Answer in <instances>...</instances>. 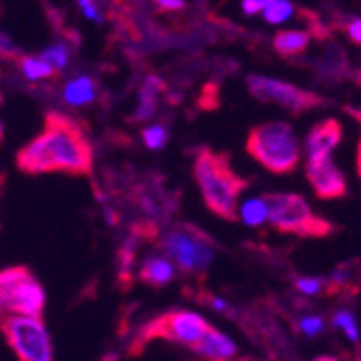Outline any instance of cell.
I'll list each match as a JSON object with an SVG mask.
<instances>
[{
    "mask_svg": "<svg viewBox=\"0 0 361 361\" xmlns=\"http://www.w3.org/2000/svg\"><path fill=\"white\" fill-rule=\"evenodd\" d=\"M342 139V126L336 119H324L318 126H314L310 130V135L305 139V152H307V160H316V158H329L334 154V149L338 147Z\"/></svg>",
    "mask_w": 361,
    "mask_h": 361,
    "instance_id": "11",
    "label": "cell"
},
{
    "mask_svg": "<svg viewBox=\"0 0 361 361\" xmlns=\"http://www.w3.org/2000/svg\"><path fill=\"white\" fill-rule=\"evenodd\" d=\"M16 165L28 176L56 171L87 176L93 169V147L74 119L52 111L44 119L42 133L18 152Z\"/></svg>",
    "mask_w": 361,
    "mask_h": 361,
    "instance_id": "1",
    "label": "cell"
},
{
    "mask_svg": "<svg viewBox=\"0 0 361 361\" xmlns=\"http://www.w3.org/2000/svg\"><path fill=\"white\" fill-rule=\"evenodd\" d=\"M173 277H176V267L167 255H152L139 269V279L152 288H165L167 283L173 281Z\"/></svg>",
    "mask_w": 361,
    "mask_h": 361,
    "instance_id": "13",
    "label": "cell"
},
{
    "mask_svg": "<svg viewBox=\"0 0 361 361\" xmlns=\"http://www.w3.org/2000/svg\"><path fill=\"white\" fill-rule=\"evenodd\" d=\"M78 7L82 9V13H85L87 20L102 22V16H100V11H97V7H95L93 0H78Z\"/></svg>",
    "mask_w": 361,
    "mask_h": 361,
    "instance_id": "25",
    "label": "cell"
},
{
    "mask_svg": "<svg viewBox=\"0 0 361 361\" xmlns=\"http://www.w3.org/2000/svg\"><path fill=\"white\" fill-rule=\"evenodd\" d=\"M334 326L344 334L346 340H350L353 344H359V340H361L359 322H357V318H355V314L350 310H338L334 314Z\"/></svg>",
    "mask_w": 361,
    "mask_h": 361,
    "instance_id": "19",
    "label": "cell"
},
{
    "mask_svg": "<svg viewBox=\"0 0 361 361\" xmlns=\"http://www.w3.org/2000/svg\"><path fill=\"white\" fill-rule=\"evenodd\" d=\"M305 173H307V180H310L314 192L320 197V200H338V197L346 195L344 173L336 167L331 156L307 160Z\"/></svg>",
    "mask_w": 361,
    "mask_h": 361,
    "instance_id": "10",
    "label": "cell"
},
{
    "mask_svg": "<svg viewBox=\"0 0 361 361\" xmlns=\"http://www.w3.org/2000/svg\"><path fill=\"white\" fill-rule=\"evenodd\" d=\"M238 219L247 223L249 227H257L262 223H267V202L264 197H253L247 200L245 204L238 206Z\"/></svg>",
    "mask_w": 361,
    "mask_h": 361,
    "instance_id": "17",
    "label": "cell"
},
{
    "mask_svg": "<svg viewBox=\"0 0 361 361\" xmlns=\"http://www.w3.org/2000/svg\"><path fill=\"white\" fill-rule=\"evenodd\" d=\"M162 251L169 259H176V264L182 273L195 275L206 271L214 259V245L206 232L200 227L182 223L171 227L160 240Z\"/></svg>",
    "mask_w": 361,
    "mask_h": 361,
    "instance_id": "7",
    "label": "cell"
},
{
    "mask_svg": "<svg viewBox=\"0 0 361 361\" xmlns=\"http://www.w3.org/2000/svg\"><path fill=\"white\" fill-rule=\"evenodd\" d=\"M46 292L26 267L0 271V320L9 316H42Z\"/></svg>",
    "mask_w": 361,
    "mask_h": 361,
    "instance_id": "6",
    "label": "cell"
},
{
    "mask_svg": "<svg viewBox=\"0 0 361 361\" xmlns=\"http://www.w3.org/2000/svg\"><path fill=\"white\" fill-rule=\"evenodd\" d=\"M249 156L271 173H292L299 167L301 147L290 123L269 121L255 126L247 137Z\"/></svg>",
    "mask_w": 361,
    "mask_h": 361,
    "instance_id": "3",
    "label": "cell"
},
{
    "mask_svg": "<svg viewBox=\"0 0 361 361\" xmlns=\"http://www.w3.org/2000/svg\"><path fill=\"white\" fill-rule=\"evenodd\" d=\"M322 288H324V279H320V277H299L297 279V290L301 294H305V297H316V294H320Z\"/></svg>",
    "mask_w": 361,
    "mask_h": 361,
    "instance_id": "24",
    "label": "cell"
},
{
    "mask_svg": "<svg viewBox=\"0 0 361 361\" xmlns=\"http://www.w3.org/2000/svg\"><path fill=\"white\" fill-rule=\"evenodd\" d=\"M109 361H113V359H109Z\"/></svg>",
    "mask_w": 361,
    "mask_h": 361,
    "instance_id": "32",
    "label": "cell"
},
{
    "mask_svg": "<svg viewBox=\"0 0 361 361\" xmlns=\"http://www.w3.org/2000/svg\"><path fill=\"white\" fill-rule=\"evenodd\" d=\"M208 329L210 324L206 322L204 316L188 310H169L165 314H158L156 318H152L147 324L141 326L137 338L130 344V355L143 353L156 340L186 346L192 350Z\"/></svg>",
    "mask_w": 361,
    "mask_h": 361,
    "instance_id": "4",
    "label": "cell"
},
{
    "mask_svg": "<svg viewBox=\"0 0 361 361\" xmlns=\"http://www.w3.org/2000/svg\"><path fill=\"white\" fill-rule=\"evenodd\" d=\"M20 65H22V74H24L28 80H32V82L52 78L54 72H56L54 65H50L48 61H44L42 56H24Z\"/></svg>",
    "mask_w": 361,
    "mask_h": 361,
    "instance_id": "18",
    "label": "cell"
},
{
    "mask_svg": "<svg viewBox=\"0 0 361 361\" xmlns=\"http://www.w3.org/2000/svg\"><path fill=\"white\" fill-rule=\"evenodd\" d=\"M262 11H264V20L269 24H281L294 13V7L290 0H269V5Z\"/></svg>",
    "mask_w": 361,
    "mask_h": 361,
    "instance_id": "20",
    "label": "cell"
},
{
    "mask_svg": "<svg viewBox=\"0 0 361 361\" xmlns=\"http://www.w3.org/2000/svg\"><path fill=\"white\" fill-rule=\"evenodd\" d=\"M299 331L305 336V338H318L322 331H324V320L320 316H303L299 320Z\"/></svg>",
    "mask_w": 361,
    "mask_h": 361,
    "instance_id": "23",
    "label": "cell"
},
{
    "mask_svg": "<svg viewBox=\"0 0 361 361\" xmlns=\"http://www.w3.org/2000/svg\"><path fill=\"white\" fill-rule=\"evenodd\" d=\"M247 87H249V91L255 100L279 104L290 113H303V111H310V109L320 106L324 102L320 95H316L312 91L299 89L290 82L269 78V76L251 74V76H247Z\"/></svg>",
    "mask_w": 361,
    "mask_h": 361,
    "instance_id": "9",
    "label": "cell"
},
{
    "mask_svg": "<svg viewBox=\"0 0 361 361\" xmlns=\"http://www.w3.org/2000/svg\"><path fill=\"white\" fill-rule=\"evenodd\" d=\"M346 30H348L350 39H353L355 44L361 46V20H350V22L346 24Z\"/></svg>",
    "mask_w": 361,
    "mask_h": 361,
    "instance_id": "28",
    "label": "cell"
},
{
    "mask_svg": "<svg viewBox=\"0 0 361 361\" xmlns=\"http://www.w3.org/2000/svg\"><path fill=\"white\" fill-rule=\"evenodd\" d=\"M3 137H5V128H3V121H0V141H3Z\"/></svg>",
    "mask_w": 361,
    "mask_h": 361,
    "instance_id": "31",
    "label": "cell"
},
{
    "mask_svg": "<svg viewBox=\"0 0 361 361\" xmlns=\"http://www.w3.org/2000/svg\"><path fill=\"white\" fill-rule=\"evenodd\" d=\"M267 202V221L286 234L301 238L326 236L331 232V223L318 216L310 204L297 192H269Z\"/></svg>",
    "mask_w": 361,
    "mask_h": 361,
    "instance_id": "5",
    "label": "cell"
},
{
    "mask_svg": "<svg viewBox=\"0 0 361 361\" xmlns=\"http://www.w3.org/2000/svg\"><path fill=\"white\" fill-rule=\"evenodd\" d=\"M95 97H97V87H95L93 78H89V76H76L63 89V100L70 106L91 104Z\"/></svg>",
    "mask_w": 361,
    "mask_h": 361,
    "instance_id": "14",
    "label": "cell"
},
{
    "mask_svg": "<svg viewBox=\"0 0 361 361\" xmlns=\"http://www.w3.org/2000/svg\"><path fill=\"white\" fill-rule=\"evenodd\" d=\"M192 350L200 353L202 357H206L210 361H229V359L236 357L238 346L232 338H227L225 334H221L219 329H214V326L210 324V329L204 334V338Z\"/></svg>",
    "mask_w": 361,
    "mask_h": 361,
    "instance_id": "12",
    "label": "cell"
},
{
    "mask_svg": "<svg viewBox=\"0 0 361 361\" xmlns=\"http://www.w3.org/2000/svg\"><path fill=\"white\" fill-rule=\"evenodd\" d=\"M70 48L65 46L63 42H56L52 46H48L44 52H42V59L48 61L50 65H54L56 70H63V68H68V63H70Z\"/></svg>",
    "mask_w": 361,
    "mask_h": 361,
    "instance_id": "21",
    "label": "cell"
},
{
    "mask_svg": "<svg viewBox=\"0 0 361 361\" xmlns=\"http://www.w3.org/2000/svg\"><path fill=\"white\" fill-rule=\"evenodd\" d=\"M0 334L18 361H54L52 340L42 316H9L0 320Z\"/></svg>",
    "mask_w": 361,
    "mask_h": 361,
    "instance_id": "8",
    "label": "cell"
},
{
    "mask_svg": "<svg viewBox=\"0 0 361 361\" xmlns=\"http://www.w3.org/2000/svg\"><path fill=\"white\" fill-rule=\"evenodd\" d=\"M162 91V82L156 78V76H147L141 85V91H139V106H137V113H135V119L139 121H145V119H152L158 111V95Z\"/></svg>",
    "mask_w": 361,
    "mask_h": 361,
    "instance_id": "15",
    "label": "cell"
},
{
    "mask_svg": "<svg viewBox=\"0 0 361 361\" xmlns=\"http://www.w3.org/2000/svg\"><path fill=\"white\" fill-rule=\"evenodd\" d=\"M275 50L283 56H294L305 52L310 46V35L305 30H281L275 35Z\"/></svg>",
    "mask_w": 361,
    "mask_h": 361,
    "instance_id": "16",
    "label": "cell"
},
{
    "mask_svg": "<svg viewBox=\"0 0 361 361\" xmlns=\"http://www.w3.org/2000/svg\"><path fill=\"white\" fill-rule=\"evenodd\" d=\"M269 5V0H243V11L245 16H257L262 13V9H264Z\"/></svg>",
    "mask_w": 361,
    "mask_h": 361,
    "instance_id": "26",
    "label": "cell"
},
{
    "mask_svg": "<svg viewBox=\"0 0 361 361\" xmlns=\"http://www.w3.org/2000/svg\"><path fill=\"white\" fill-rule=\"evenodd\" d=\"M167 141H169V130L165 126L156 123L143 130V143L147 149H162L167 145Z\"/></svg>",
    "mask_w": 361,
    "mask_h": 361,
    "instance_id": "22",
    "label": "cell"
},
{
    "mask_svg": "<svg viewBox=\"0 0 361 361\" xmlns=\"http://www.w3.org/2000/svg\"><path fill=\"white\" fill-rule=\"evenodd\" d=\"M312 361H340V359L338 357H331V355H320V357H316Z\"/></svg>",
    "mask_w": 361,
    "mask_h": 361,
    "instance_id": "30",
    "label": "cell"
},
{
    "mask_svg": "<svg viewBox=\"0 0 361 361\" xmlns=\"http://www.w3.org/2000/svg\"><path fill=\"white\" fill-rule=\"evenodd\" d=\"M208 303H210V305H212L214 310H219V312H223V314H225V312L229 310V305H227L225 301H221V299H216V297H210V299H208Z\"/></svg>",
    "mask_w": 361,
    "mask_h": 361,
    "instance_id": "29",
    "label": "cell"
},
{
    "mask_svg": "<svg viewBox=\"0 0 361 361\" xmlns=\"http://www.w3.org/2000/svg\"><path fill=\"white\" fill-rule=\"evenodd\" d=\"M192 176L210 212L227 221L238 219V200L247 188V180L234 171L227 154L200 147L195 152Z\"/></svg>",
    "mask_w": 361,
    "mask_h": 361,
    "instance_id": "2",
    "label": "cell"
},
{
    "mask_svg": "<svg viewBox=\"0 0 361 361\" xmlns=\"http://www.w3.org/2000/svg\"><path fill=\"white\" fill-rule=\"evenodd\" d=\"M154 3L162 9V11H182L186 7L184 0H154Z\"/></svg>",
    "mask_w": 361,
    "mask_h": 361,
    "instance_id": "27",
    "label": "cell"
}]
</instances>
